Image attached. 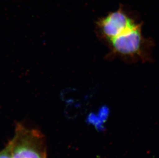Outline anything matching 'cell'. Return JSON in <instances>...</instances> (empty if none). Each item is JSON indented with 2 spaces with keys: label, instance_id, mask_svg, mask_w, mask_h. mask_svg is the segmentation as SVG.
Masks as SVG:
<instances>
[{
  "label": "cell",
  "instance_id": "obj_1",
  "mask_svg": "<svg viewBox=\"0 0 159 158\" xmlns=\"http://www.w3.org/2000/svg\"><path fill=\"white\" fill-rule=\"evenodd\" d=\"M142 26L114 38L107 44L109 51L107 60L119 58L127 63L152 62L155 42L143 36Z\"/></svg>",
  "mask_w": 159,
  "mask_h": 158
},
{
  "label": "cell",
  "instance_id": "obj_2",
  "mask_svg": "<svg viewBox=\"0 0 159 158\" xmlns=\"http://www.w3.org/2000/svg\"><path fill=\"white\" fill-rule=\"evenodd\" d=\"M142 23L137 22L134 18L120 7L117 11L110 12L98 20L96 22V34L106 43L119 36L132 31Z\"/></svg>",
  "mask_w": 159,
  "mask_h": 158
},
{
  "label": "cell",
  "instance_id": "obj_3",
  "mask_svg": "<svg viewBox=\"0 0 159 158\" xmlns=\"http://www.w3.org/2000/svg\"><path fill=\"white\" fill-rule=\"evenodd\" d=\"M7 146L12 158H47L40 133L21 125L17 127L15 136Z\"/></svg>",
  "mask_w": 159,
  "mask_h": 158
},
{
  "label": "cell",
  "instance_id": "obj_4",
  "mask_svg": "<svg viewBox=\"0 0 159 158\" xmlns=\"http://www.w3.org/2000/svg\"><path fill=\"white\" fill-rule=\"evenodd\" d=\"M87 121L89 123L93 124L95 126L96 128L98 130H102L103 129V126H102L103 123L100 120L98 116H97L94 113H90L88 116Z\"/></svg>",
  "mask_w": 159,
  "mask_h": 158
},
{
  "label": "cell",
  "instance_id": "obj_5",
  "mask_svg": "<svg viewBox=\"0 0 159 158\" xmlns=\"http://www.w3.org/2000/svg\"><path fill=\"white\" fill-rule=\"evenodd\" d=\"M108 113H109V110L106 107H103L99 110L98 112V118L99 119L104 123L106 121L107 117L108 116Z\"/></svg>",
  "mask_w": 159,
  "mask_h": 158
},
{
  "label": "cell",
  "instance_id": "obj_6",
  "mask_svg": "<svg viewBox=\"0 0 159 158\" xmlns=\"http://www.w3.org/2000/svg\"><path fill=\"white\" fill-rule=\"evenodd\" d=\"M0 158H12L11 151L8 146L0 152Z\"/></svg>",
  "mask_w": 159,
  "mask_h": 158
}]
</instances>
